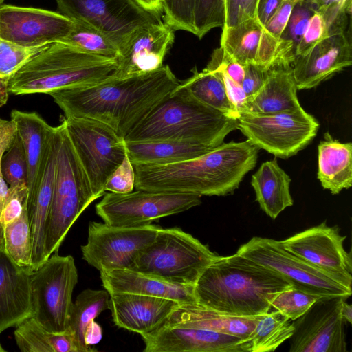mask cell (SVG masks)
<instances>
[{
    "instance_id": "obj_59",
    "label": "cell",
    "mask_w": 352,
    "mask_h": 352,
    "mask_svg": "<svg viewBox=\"0 0 352 352\" xmlns=\"http://www.w3.org/2000/svg\"><path fill=\"white\" fill-rule=\"evenodd\" d=\"M4 0H0V6H1L2 3L3 2Z\"/></svg>"
},
{
    "instance_id": "obj_10",
    "label": "cell",
    "mask_w": 352,
    "mask_h": 352,
    "mask_svg": "<svg viewBox=\"0 0 352 352\" xmlns=\"http://www.w3.org/2000/svg\"><path fill=\"white\" fill-rule=\"evenodd\" d=\"M320 124L302 107L270 114L241 113L237 129L258 149L287 159L305 148L316 137Z\"/></svg>"
},
{
    "instance_id": "obj_18",
    "label": "cell",
    "mask_w": 352,
    "mask_h": 352,
    "mask_svg": "<svg viewBox=\"0 0 352 352\" xmlns=\"http://www.w3.org/2000/svg\"><path fill=\"white\" fill-rule=\"evenodd\" d=\"M74 21L60 12L11 5L0 6V38L26 47L61 41Z\"/></svg>"
},
{
    "instance_id": "obj_45",
    "label": "cell",
    "mask_w": 352,
    "mask_h": 352,
    "mask_svg": "<svg viewBox=\"0 0 352 352\" xmlns=\"http://www.w3.org/2000/svg\"><path fill=\"white\" fill-rule=\"evenodd\" d=\"M28 188L26 183L10 186L0 209V227L18 218L27 203Z\"/></svg>"
},
{
    "instance_id": "obj_11",
    "label": "cell",
    "mask_w": 352,
    "mask_h": 352,
    "mask_svg": "<svg viewBox=\"0 0 352 352\" xmlns=\"http://www.w3.org/2000/svg\"><path fill=\"white\" fill-rule=\"evenodd\" d=\"M277 273L291 286L320 297L348 298L347 287L328 273L285 250L280 241L254 236L239 247L236 252Z\"/></svg>"
},
{
    "instance_id": "obj_52",
    "label": "cell",
    "mask_w": 352,
    "mask_h": 352,
    "mask_svg": "<svg viewBox=\"0 0 352 352\" xmlns=\"http://www.w3.org/2000/svg\"><path fill=\"white\" fill-rule=\"evenodd\" d=\"M245 74L241 84L247 98L256 94L264 83L266 71L254 65L244 66Z\"/></svg>"
},
{
    "instance_id": "obj_13",
    "label": "cell",
    "mask_w": 352,
    "mask_h": 352,
    "mask_svg": "<svg viewBox=\"0 0 352 352\" xmlns=\"http://www.w3.org/2000/svg\"><path fill=\"white\" fill-rule=\"evenodd\" d=\"M162 227L154 224L121 227L91 221L82 259L99 272L130 268L139 252L150 244Z\"/></svg>"
},
{
    "instance_id": "obj_50",
    "label": "cell",
    "mask_w": 352,
    "mask_h": 352,
    "mask_svg": "<svg viewBox=\"0 0 352 352\" xmlns=\"http://www.w3.org/2000/svg\"><path fill=\"white\" fill-rule=\"evenodd\" d=\"M16 133V126L12 120H6L0 118V209L9 188L1 173V161Z\"/></svg>"
},
{
    "instance_id": "obj_39",
    "label": "cell",
    "mask_w": 352,
    "mask_h": 352,
    "mask_svg": "<svg viewBox=\"0 0 352 352\" xmlns=\"http://www.w3.org/2000/svg\"><path fill=\"white\" fill-rule=\"evenodd\" d=\"M225 19L223 0H194L195 35L201 39L215 28H223Z\"/></svg>"
},
{
    "instance_id": "obj_7",
    "label": "cell",
    "mask_w": 352,
    "mask_h": 352,
    "mask_svg": "<svg viewBox=\"0 0 352 352\" xmlns=\"http://www.w3.org/2000/svg\"><path fill=\"white\" fill-rule=\"evenodd\" d=\"M217 257L207 245L180 228H161L129 269L171 283L195 285L204 270Z\"/></svg>"
},
{
    "instance_id": "obj_46",
    "label": "cell",
    "mask_w": 352,
    "mask_h": 352,
    "mask_svg": "<svg viewBox=\"0 0 352 352\" xmlns=\"http://www.w3.org/2000/svg\"><path fill=\"white\" fill-rule=\"evenodd\" d=\"M258 0H223L225 19L222 28L233 27L245 20L256 18Z\"/></svg>"
},
{
    "instance_id": "obj_25",
    "label": "cell",
    "mask_w": 352,
    "mask_h": 352,
    "mask_svg": "<svg viewBox=\"0 0 352 352\" xmlns=\"http://www.w3.org/2000/svg\"><path fill=\"white\" fill-rule=\"evenodd\" d=\"M104 288L109 293H129L168 298L179 304L197 302L194 285H179L129 269L100 272Z\"/></svg>"
},
{
    "instance_id": "obj_29",
    "label": "cell",
    "mask_w": 352,
    "mask_h": 352,
    "mask_svg": "<svg viewBox=\"0 0 352 352\" xmlns=\"http://www.w3.org/2000/svg\"><path fill=\"white\" fill-rule=\"evenodd\" d=\"M291 181L276 159L263 162L252 176L251 185L255 192L256 201L272 219L294 204L289 191Z\"/></svg>"
},
{
    "instance_id": "obj_31",
    "label": "cell",
    "mask_w": 352,
    "mask_h": 352,
    "mask_svg": "<svg viewBox=\"0 0 352 352\" xmlns=\"http://www.w3.org/2000/svg\"><path fill=\"white\" fill-rule=\"evenodd\" d=\"M11 120L16 126L25 149L28 162V193L34 188L48 135L52 128L35 112L14 109Z\"/></svg>"
},
{
    "instance_id": "obj_49",
    "label": "cell",
    "mask_w": 352,
    "mask_h": 352,
    "mask_svg": "<svg viewBox=\"0 0 352 352\" xmlns=\"http://www.w3.org/2000/svg\"><path fill=\"white\" fill-rule=\"evenodd\" d=\"M301 0H282L265 25V29L275 38H281L295 6Z\"/></svg>"
},
{
    "instance_id": "obj_33",
    "label": "cell",
    "mask_w": 352,
    "mask_h": 352,
    "mask_svg": "<svg viewBox=\"0 0 352 352\" xmlns=\"http://www.w3.org/2000/svg\"><path fill=\"white\" fill-rule=\"evenodd\" d=\"M109 297L106 289L88 288L81 292L73 303L67 329L74 335L80 352L97 351L85 344L84 334L99 314L109 309Z\"/></svg>"
},
{
    "instance_id": "obj_28",
    "label": "cell",
    "mask_w": 352,
    "mask_h": 352,
    "mask_svg": "<svg viewBox=\"0 0 352 352\" xmlns=\"http://www.w3.org/2000/svg\"><path fill=\"white\" fill-rule=\"evenodd\" d=\"M318 146L317 177L324 189L338 194L352 184V144L326 133Z\"/></svg>"
},
{
    "instance_id": "obj_4",
    "label": "cell",
    "mask_w": 352,
    "mask_h": 352,
    "mask_svg": "<svg viewBox=\"0 0 352 352\" xmlns=\"http://www.w3.org/2000/svg\"><path fill=\"white\" fill-rule=\"evenodd\" d=\"M237 129V120L195 98L179 85L124 138V141L170 140L215 148Z\"/></svg>"
},
{
    "instance_id": "obj_37",
    "label": "cell",
    "mask_w": 352,
    "mask_h": 352,
    "mask_svg": "<svg viewBox=\"0 0 352 352\" xmlns=\"http://www.w3.org/2000/svg\"><path fill=\"white\" fill-rule=\"evenodd\" d=\"M74 21L72 30L61 42L96 55L109 58L118 57V47L110 38L89 25Z\"/></svg>"
},
{
    "instance_id": "obj_24",
    "label": "cell",
    "mask_w": 352,
    "mask_h": 352,
    "mask_svg": "<svg viewBox=\"0 0 352 352\" xmlns=\"http://www.w3.org/2000/svg\"><path fill=\"white\" fill-rule=\"evenodd\" d=\"M30 273L7 254L0 227V335L32 316Z\"/></svg>"
},
{
    "instance_id": "obj_2",
    "label": "cell",
    "mask_w": 352,
    "mask_h": 352,
    "mask_svg": "<svg viewBox=\"0 0 352 352\" xmlns=\"http://www.w3.org/2000/svg\"><path fill=\"white\" fill-rule=\"evenodd\" d=\"M258 148L248 140L223 142L205 154L166 165L133 164L136 190L225 196L236 190L257 162Z\"/></svg>"
},
{
    "instance_id": "obj_47",
    "label": "cell",
    "mask_w": 352,
    "mask_h": 352,
    "mask_svg": "<svg viewBox=\"0 0 352 352\" xmlns=\"http://www.w3.org/2000/svg\"><path fill=\"white\" fill-rule=\"evenodd\" d=\"M135 176L133 164L127 153L120 166L109 177L105 190L115 193H128L135 188Z\"/></svg>"
},
{
    "instance_id": "obj_8",
    "label": "cell",
    "mask_w": 352,
    "mask_h": 352,
    "mask_svg": "<svg viewBox=\"0 0 352 352\" xmlns=\"http://www.w3.org/2000/svg\"><path fill=\"white\" fill-rule=\"evenodd\" d=\"M29 279L32 317L50 332L65 331L74 303L72 294L78 282L73 256L53 253L30 273Z\"/></svg>"
},
{
    "instance_id": "obj_23",
    "label": "cell",
    "mask_w": 352,
    "mask_h": 352,
    "mask_svg": "<svg viewBox=\"0 0 352 352\" xmlns=\"http://www.w3.org/2000/svg\"><path fill=\"white\" fill-rule=\"evenodd\" d=\"M109 294V309L114 324L140 336L162 327L179 304L155 296L129 293Z\"/></svg>"
},
{
    "instance_id": "obj_15",
    "label": "cell",
    "mask_w": 352,
    "mask_h": 352,
    "mask_svg": "<svg viewBox=\"0 0 352 352\" xmlns=\"http://www.w3.org/2000/svg\"><path fill=\"white\" fill-rule=\"evenodd\" d=\"M346 298L320 297L292 321L290 352H346L347 342L341 308Z\"/></svg>"
},
{
    "instance_id": "obj_51",
    "label": "cell",
    "mask_w": 352,
    "mask_h": 352,
    "mask_svg": "<svg viewBox=\"0 0 352 352\" xmlns=\"http://www.w3.org/2000/svg\"><path fill=\"white\" fill-rule=\"evenodd\" d=\"M209 70L214 72L220 77L226 88L228 98L230 104L234 110L239 114H240L243 110V107L247 99V96L241 84L232 79L222 69H214Z\"/></svg>"
},
{
    "instance_id": "obj_38",
    "label": "cell",
    "mask_w": 352,
    "mask_h": 352,
    "mask_svg": "<svg viewBox=\"0 0 352 352\" xmlns=\"http://www.w3.org/2000/svg\"><path fill=\"white\" fill-rule=\"evenodd\" d=\"M1 173L10 186L28 182V162L22 140L16 131L13 141L3 156Z\"/></svg>"
},
{
    "instance_id": "obj_17",
    "label": "cell",
    "mask_w": 352,
    "mask_h": 352,
    "mask_svg": "<svg viewBox=\"0 0 352 352\" xmlns=\"http://www.w3.org/2000/svg\"><path fill=\"white\" fill-rule=\"evenodd\" d=\"M345 239L338 226L324 221L280 242L287 251L351 288L352 258L344 248Z\"/></svg>"
},
{
    "instance_id": "obj_21",
    "label": "cell",
    "mask_w": 352,
    "mask_h": 352,
    "mask_svg": "<svg viewBox=\"0 0 352 352\" xmlns=\"http://www.w3.org/2000/svg\"><path fill=\"white\" fill-rule=\"evenodd\" d=\"M144 352H250V341L210 330L162 325L141 336Z\"/></svg>"
},
{
    "instance_id": "obj_40",
    "label": "cell",
    "mask_w": 352,
    "mask_h": 352,
    "mask_svg": "<svg viewBox=\"0 0 352 352\" xmlns=\"http://www.w3.org/2000/svg\"><path fill=\"white\" fill-rule=\"evenodd\" d=\"M320 298L292 287L276 296L272 307L293 321L303 315Z\"/></svg>"
},
{
    "instance_id": "obj_1",
    "label": "cell",
    "mask_w": 352,
    "mask_h": 352,
    "mask_svg": "<svg viewBox=\"0 0 352 352\" xmlns=\"http://www.w3.org/2000/svg\"><path fill=\"white\" fill-rule=\"evenodd\" d=\"M179 83L169 65H163L144 74L111 76L92 86L64 88L48 94L65 118L98 120L124 139Z\"/></svg>"
},
{
    "instance_id": "obj_30",
    "label": "cell",
    "mask_w": 352,
    "mask_h": 352,
    "mask_svg": "<svg viewBox=\"0 0 352 352\" xmlns=\"http://www.w3.org/2000/svg\"><path fill=\"white\" fill-rule=\"evenodd\" d=\"M124 142L132 164L179 163L199 157L213 148L198 144L170 140Z\"/></svg>"
},
{
    "instance_id": "obj_6",
    "label": "cell",
    "mask_w": 352,
    "mask_h": 352,
    "mask_svg": "<svg viewBox=\"0 0 352 352\" xmlns=\"http://www.w3.org/2000/svg\"><path fill=\"white\" fill-rule=\"evenodd\" d=\"M96 199L63 120L59 125L54 190L45 227L47 259L58 252L72 226Z\"/></svg>"
},
{
    "instance_id": "obj_9",
    "label": "cell",
    "mask_w": 352,
    "mask_h": 352,
    "mask_svg": "<svg viewBox=\"0 0 352 352\" xmlns=\"http://www.w3.org/2000/svg\"><path fill=\"white\" fill-rule=\"evenodd\" d=\"M66 129L96 199L126 155L124 139L110 126L87 118H65Z\"/></svg>"
},
{
    "instance_id": "obj_42",
    "label": "cell",
    "mask_w": 352,
    "mask_h": 352,
    "mask_svg": "<svg viewBox=\"0 0 352 352\" xmlns=\"http://www.w3.org/2000/svg\"><path fill=\"white\" fill-rule=\"evenodd\" d=\"M162 21L174 31L195 34L193 23L194 0H162Z\"/></svg>"
},
{
    "instance_id": "obj_27",
    "label": "cell",
    "mask_w": 352,
    "mask_h": 352,
    "mask_svg": "<svg viewBox=\"0 0 352 352\" xmlns=\"http://www.w3.org/2000/svg\"><path fill=\"white\" fill-rule=\"evenodd\" d=\"M297 91L292 65L272 67L266 71L260 89L247 98L241 113L270 114L298 109L302 107Z\"/></svg>"
},
{
    "instance_id": "obj_56",
    "label": "cell",
    "mask_w": 352,
    "mask_h": 352,
    "mask_svg": "<svg viewBox=\"0 0 352 352\" xmlns=\"http://www.w3.org/2000/svg\"><path fill=\"white\" fill-rule=\"evenodd\" d=\"M342 317L345 322H352V306L346 302L343 301L341 308Z\"/></svg>"
},
{
    "instance_id": "obj_53",
    "label": "cell",
    "mask_w": 352,
    "mask_h": 352,
    "mask_svg": "<svg viewBox=\"0 0 352 352\" xmlns=\"http://www.w3.org/2000/svg\"><path fill=\"white\" fill-rule=\"evenodd\" d=\"M282 0H258L256 7V18L265 26L273 15Z\"/></svg>"
},
{
    "instance_id": "obj_5",
    "label": "cell",
    "mask_w": 352,
    "mask_h": 352,
    "mask_svg": "<svg viewBox=\"0 0 352 352\" xmlns=\"http://www.w3.org/2000/svg\"><path fill=\"white\" fill-rule=\"evenodd\" d=\"M117 58L84 52L61 41L49 43L6 79L9 93L49 94L69 87L92 86L111 78Z\"/></svg>"
},
{
    "instance_id": "obj_55",
    "label": "cell",
    "mask_w": 352,
    "mask_h": 352,
    "mask_svg": "<svg viewBox=\"0 0 352 352\" xmlns=\"http://www.w3.org/2000/svg\"><path fill=\"white\" fill-rule=\"evenodd\" d=\"M145 11L160 18L162 17L163 8L162 0H131Z\"/></svg>"
},
{
    "instance_id": "obj_43",
    "label": "cell",
    "mask_w": 352,
    "mask_h": 352,
    "mask_svg": "<svg viewBox=\"0 0 352 352\" xmlns=\"http://www.w3.org/2000/svg\"><path fill=\"white\" fill-rule=\"evenodd\" d=\"M315 10V7L309 0H301L292 12L281 38L290 41L293 43L294 52Z\"/></svg>"
},
{
    "instance_id": "obj_22",
    "label": "cell",
    "mask_w": 352,
    "mask_h": 352,
    "mask_svg": "<svg viewBox=\"0 0 352 352\" xmlns=\"http://www.w3.org/2000/svg\"><path fill=\"white\" fill-rule=\"evenodd\" d=\"M346 33H331L308 54L295 56L292 67L298 90L316 87L351 65V43Z\"/></svg>"
},
{
    "instance_id": "obj_20",
    "label": "cell",
    "mask_w": 352,
    "mask_h": 352,
    "mask_svg": "<svg viewBox=\"0 0 352 352\" xmlns=\"http://www.w3.org/2000/svg\"><path fill=\"white\" fill-rule=\"evenodd\" d=\"M58 139L59 125L52 126L45 143L34 188L28 195L27 212L32 245L30 272L37 270L47 260L45 234L53 195Z\"/></svg>"
},
{
    "instance_id": "obj_12",
    "label": "cell",
    "mask_w": 352,
    "mask_h": 352,
    "mask_svg": "<svg viewBox=\"0 0 352 352\" xmlns=\"http://www.w3.org/2000/svg\"><path fill=\"white\" fill-rule=\"evenodd\" d=\"M201 197L194 194L144 190L124 194L110 192L103 196L95 209L97 215L108 225L142 226L199 206L201 203Z\"/></svg>"
},
{
    "instance_id": "obj_41",
    "label": "cell",
    "mask_w": 352,
    "mask_h": 352,
    "mask_svg": "<svg viewBox=\"0 0 352 352\" xmlns=\"http://www.w3.org/2000/svg\"><path fill=\"white\" fill-rule=\"evenodd\" d=\"M48 44L26 47L0 38V78L7 79Z\"/></svg>"
},
{
    "instance_id": "obj_35",
    "label": "cell",
    "mask_w": 352,
    "mask_h": 352,
    "mask_svg": "<svg viewBox=\"0 0 352 352\" xmlns=\"http://www.w3.org/2000/svg\"><path fill=\"white\" fill-rule=\"evenodd\" d=\"M294 330L291 320L277 310L270 311L258 320L250 335V352L274 351Z\"/></svg>"
},
{
    "instance_id": "obj_57",
    "label": "cell",
    "mask_w": 352,
    "mask_h": 352,
    "mask_svg": "<svg viewBox=\"0 0 352 352\" xmlns=\"http://www.w3.org/2000/svg\"><path fill=\"white\" fill-rule=\"evenodd\" d=\"M9 92L7 89L6 80L0 78V107L6 104Z\"/></svg>"
},
{
    "instance_id": "obj_14",
    "label": "cell",
    "mask_w": 352,
    "mask_h": 352,
    "mask_svg": "<svg viewBox=\"0 0 352 352\" xmlns=\"http://www.w3.org/2000/svg\"><path fill=\"white\" fill-rule=\"evenodd\" d=\"M56 1L61 14L102 32L117 45L119 51L139 28L162 20L131 0Z\"/></svg>"
},
{
    "instance_id": "obj_34",
    "label": "cell",
    "mask_w": 352,
    "mask_h": 352,
    "mask_svg": "<svg viewBox=\"0 0 352 352\" xmlns=\"http://www.w3.org/2000/svg\"><path fill=\"white\" fill-rule=\"evenodd\" d=\"M192 72V75L182 81L181 85L202 103L237 120L239 114L230 104L220 77L206 67L201 72L194 67Z\"/></svg>"
},
{
    "instance_id": "obj_54",
    "label": "cell",
    "mask_w": 352,
    "mask_h": 352,
    "mask_svg": "<svg viewBox=\"0 0 352 352\" xmlns=\"http://www.w3.org/2000/svg\"><path fill=\"white\" fill-rule=\"evenodd\" d=\"M102 338V328L96 321L91 324L85 331V342L89 346L98 344Z\"/></svg>"
},
{
    "instance_id": "obj_16",
    "label": "cell",
    "mask_w": 352,
    "mask_h": 352,
    "mask_svg": "<svg viewBox=\"0 0 352 352\" xmlns=\"http://www.w3.org/2000/svg\"><path fill=\"white\" fill-rule=\"evenodd\" d=\"M220 46L243 66L254 65L267 70L281 65H292L293 43L272 35L257 18L222 29Z\"/></svg>"
},
{
    "instance_id": "obj_44",
    "label": "cell",
    "mask_w": 352,
    "mask_h": 352,
    "mask_svg": "<svg viewBox=\"0 0 352 352\" xmlns=\"http://www.w3.org/2000/svg\"><path fill=\"white\" fill-rule=\"evenodd\" d=\"M329 36V30L324 16L315 10L300 43L295 48V56L308 54Z\"/></svg>"
},
{
    "instance_id": "obj_36",
    "label": "cell",
    "mask_w": 352,
    "mask_h": 352,
    "mask_svg": "<svg viewBox=\"0 0 352 352\" xmlns=\"http://www.w3.org/2000/svg\"><path fill=\"white\" fill-rule=\"evenodd\" d=\"M3 234L7 254L16 265L29 270L32 264V245L27 203L21 215L3 228Z\"/></svg>"
},
{
    "instance_id": "obj_3",
    "label": "cell",
    "mask_w": 352,
    "mask_h": 352,
    "mask_svg": "<svg viewBox=\"0 0 352 352\" xmlns=\"http://www.w3.org/2000/svg\"><path fill=\"white\" fill-rule=\"evenodd\" d=\"M291 285L274 271L235 253L219 256L195 285L197 302L236 316L264 315L274 299Z\"/></svg>"
},
{
    "instance_id": "obj_32",
    "label": "cell",
    "mask_w": 352,
    "mask_h": 352,
    "mask_svg": "<svg viewBox=\"0 0 352 352\" xmlns=\"http://www.w3.org/2000/svg\"><path fill=\"white\" fill-rule=\"evenodd\" d=\"M15 327V340L22 352H80L74 335L68 329L50 332L32 317Z\"/></svg>"
},
{
    "instance_id": "obj_26",
    "label": "cell",
    "mask_w": 352,
    "mask_h": 352,
    "mask_svg": "<svg viewBox=\"0 0 352 352\" xmlns=\"http://www.w3.org/2000/svg\"><path fill=\"white\" fill-rule=\"evenodd\" d=\"M263 316H232L192 302L179 304L163 325L204 329L250 340L252 332Z\"/></svg>"
},
{
    "instance_id": "obj_58",
    "label": "cell",
    "mask_w": 352,
    "mask_h": 352,
    "mask_svg": "<svg viewBox=\"0 0 352 352\" xmlns=\"http://www.w3.org/2000/svg\"><path fill=\"white\" fill-rule=\"evenodd\" d=\"M6 350L3 348H0V352H5Z\"/></svg>"
},
{
    "instance_id": "obj_19",
    "label": "cell",
    "mask_w": 352,
    "mask_h": 352,
    "mask_svg": "<svg viewBox=\"0 0 352 352\" xmlns=\"http://www.w3.org/2000/svg\"><path fill=\"white\" fill-rule=\"evenodd\" d=\"M175 31L162 20L136 30L120 50L114 78L144 74L163 65L175 41Z\"/></svg>"
},
{
    "instance_id": "obj_48",
    "label": "cell",
    "mask_w": 352,
    "mask_h": 352,
    "mask_svg": "<svg viewBox=\"0 0 352 352\" xmlns=\"http://www.w3.org/2000/svg\"><path fill=\"white\" fill-rule=\"evenodd\" d=\"M206 68L222 69L239 84H241L245 74L244 66L232 58L221 46L214 50Z\"/></svg>"
}]
</instances>
